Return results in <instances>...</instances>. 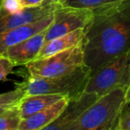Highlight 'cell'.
I'll return each instance as SVG.
<instances>
[{
  "label": "cell",
  "mask_w": 130,
  "mask_h": 130,
  "mask_svg": "<svg viewBox=\"0 0 130 130\" xmlns=\"http://www.w3.org/2000/svg\"><path fill=\"white\" fill-rule=\"evenodd\" d=\"M66 0H45L46 3H64Z\"/></svg>",
  "instance_id": "21"
},
{
  "label": "cell",
  "mask_w": 130,
  "mask_h": 130,
  "mask_svg": "<svg viewBox=\"0 0 130 130\" xmlns=\"http://www.w3.org/2000/svg\"><path fill=\"white\" fill-rule=\"evenodd\" d=\"M93 12L84 39L85 64L91 74L130 49V0Z\"/></svg>",
  "instance_id": "1"
},
{
  "label": "cell",
  "mask_w": 130,
  "mask_h": 130,
  "mask_svg": "<svg viewBox=\"0 0 130 130\" xmlns=\"http://www.w3.org/2000/svg\"><path fill=\"white\" fill-rule=\"evenodd\" d=\"M117 130H130V103L125 105L119 115Z\"/></svg>",
  "instance_id": "17"
},
{
  "label": "cell",
  "mask_w": 130,
  "mask_h": 130,
  "mask_svg": "<svg viewBox=\"0 0 130 130\" xmlns=\"http://www.w3.org/2000/svg\"><path fill=\"white\" fill-rule=\"evenodd\" d=\"M86 34H87V27L76 29L72 32L54 38L51 41L44 44L36 59H42L56 53L67 50L71 47L80 45L84 42Z\"/></svg>",
  "instance_id": "12"
},
{
  "label": "cell",
  "mask_w": 130,
  "mask_h": 130,
  "mask_svg": "<svg viewBox=\"0 0 130 130\" xmlns=\"http://www.w3.org/2000/svg\"><path fill=\"white\" fill-rule=\"evenodd\" d=\"M53 19H54V15L53 13H51L50 15L39 21L25 24V25L13 29L0 32V56L8 47L40 32L44 29H46L52 23Z\"/></svg>",
  "instance_id": "10"
},
{
  "label": "cell",
  "mask_w": 130,
  "mask_h": 130,
  "mask_svg": "<svg viewBox=\"0 0 130 130\" xmlns=\"http://www.w3.org/2000/svg\"><path fill=\"white\" fill-rule=\"evenodd\" d=\"M46 29L40 31L22 41L8 47L1 56L9 59L15 66L25 65L37 58L44 43Z\"/></svg>",
  "instance_id": "9"
},
{
  "label": "cell",
  "mask_w": 130,
  "mask_h": 130,
  "mask_svg": "<svg viewBox=\"0 0 130 130\" xmlns=\"http://www.w3.org/2000/svg\"><path fill=\"white\" fill-rule=\"evenodd\" d=\"M130 86V49L91 74L85 92L102 96L117 88Z\"/></svg>",
  "instance_id": "4"
},
{
  "label": "cell",
  "mask_w": 130,
  "mask_h": 130,
  "mask_svg": "<svg viewBox=\"0 0 130 130\" xmlns=\"http://www.w3.org/2000/svg\"><path fill=\"white\" fill-rule=\"evenodd\" d=\"M18 9H25V8L38 7L45 4V0H14Z\"/></svg>",
  "instance_id": "19"
},
{
  "label": "cell",
  "mask_w": 130,
  "mask_h": 130,
  "mask_svg": "<svg viewBox=\"0 0 130 130\" xmlns=\"http://www.w3.org/2000/svg\"><path fill=\"white\" fill-rule=\"evenodd\" d=\"M57 3H45L38 7L15 11L6 2L0 8V32L37 22L53 13Z\"/></svg>",
  "instance_id": "7"
},
{
  "label": "cell",
  "mask_w": 130,
  "mask_h": 130,
  "mask_svg": "<svg viewBox=\"0 0 130 130\" xmlns=\"http://www.w3.org/2000/svg\"><path fill=\"white\" fill-rule=\"evenodd\" d=\"M16 86L13 90L0 94V115L18 107L21 100L26 95V88L22 83H17Z\"/></svg>",
  "instance_id": "14"
},
{
  "label": "cell",
  "mask_w": 130,
  "mask_h": 130,
  "mask_svg": "<svg viewBox=\"0 0 130 130\" xmlns=\"http://www.w3.org/2000/svg\"><path fill=\"white\" fill-rule=\"evenodd\" d=\"M4 1L5 0H0V8H1V6H2L3 4H4Z\"/></svg>",
  "instance_id": "22"
},
{
  "label": "cell",
  "mask_w": 130,
  "mask_h": 130,
  "mask_svg": "<svg viewBox=\"0 0 130 130\" xmlns=\"http://www.w3.org/2000/svg\"><path fill=\"white\" fill-rule=\"evenodd\" d=\"M19 108H13L0 115V130H18L22 121Z\"/></svg>",
  "instance_id": "15"
},
{
  "label": "cell",
  "mask_w": 130,
  "mask_h": 130,
  "mask_svg": "<svg viewBox=\"0 0 130 130\" xmlns=\"http://www.w3.org/2000/svg\"><path fill=\"white\" fill-rule=\"evenodd\" d=\"M90 76L91 69L84 63L74 71L61 76L32 77L29 75L22 85L26 88V94H51L73 98L85 92Z\"/></svg>",
  "instance_id": "3"
},
{
  "label": "cell",
  "mask_w": 130,
  "mask_h": 130,
  "mask_svg": "<svg viewBox=\"0 0 130 130\" xmlns=\"http://www.w3.org/2000/svg\"><path fill=\"white\" fill-rule=\"evenodd\" d=\"M15 65L13 61L6 57H0V81H6V78L11 74Z\"/></svg>",
  "instance_id": "18"
},
{
  "label": "cell",
  "mask_w": 130,
  "mask_h": 130,
  "mask_svg": "<svg viewBox=\"0 0 130 130\" xmlns=\"http://www.w3.org/2000/svg\"><path fill=\"white\" fill-rule=\"evenodd\" d=\"M126 103H130V86L127 88L126 93Z\"/></svg>",
  "instance_id": "20"
},
{
  "label": "cell",
  "mask_w": 130,
  "mask_h": 130,
  "mask_svg": "<svg viewBox=\"0 0 130 130\" xmlns=\"http://www.w3.org/2000/svg\"><path fill=\"white\" fill-rule=\"evenodd\" d=\"M99 98L94 93L84 92L76 97L70 98L61 115L44 130H69L70 126Z\"/></svg>",
  "instance_id": "8"
},
{
  "label": "cell",
  "mask_w": 130,
  "mask_h": 130,
  "mask_svg": "<svg viewBox=\"0 0 130 130\" xmlns=\"http://www.w3.org/2000/svg\"><path fill=\"white\" fill-rule=\"evenodd\" d=\"M61 94H26L19 103V110L22 119H25L50 105L54 104L63 98Z\"/></svg>",
  "instance_id": "13"
},
{
  "label": "cell",
  "mask_w": 130,
  "mask_h": 130,
  "mask_svg": "<svg viewBox=\"0 0 130 130\" xmlns=\"http://www.w3.org/2000/svg\"><path fill=\"white\" fill-rule=\"evenodd\" d=\"M70 97L64 96L54 104L22 119L18 130H41L53 123L62 112L69 102Z\"/></svg>",
  "instance_id": "11"
},
{
  "label": "cell",
  "mask_w": 130,
  "mask_h": 130,
  "mask_svg": "<svg viewBox=\"0 0 130 130\" xmlns=\"http://www.w3.org/2000/svg\"><path fill=\"white\" fill-rule=\"evenodd\" d=\"M122 1L124 0H66L64 3H61V4L77 6V7L89 8L93 10L94 8L107 7V6L120 3Z\"/></svg>",
  "instance_id": "16"
},
{
  "label": "cell",
  "mask_w": 130,
  "mask_h": 130,
  "mask_svg": "<svg viewBox=\"0 0 130 130\" xmlns=\"http://www.w3.org/2000/svg\"><path fill=\"white\" fill-rule=\"evenodd\" d=\"M53 15L54 19L46 29L44 44L76 29L87 27L94 17V12L89 8L57 3Z\"/></svg>",
  "instance_id": "6"
},
{
  "label": "cell",
  "mask_w": 130,
  "mask_h": 130,
  "mask_svg": "<svg viewBox=\"0 0 130 130\" xmlns=\"http://www.w3.org/2000/svg\"><path fill=\"white\" fill-rule=\"evenodd\" d=\"M126 89L117 88L100 96L69 130H117L126 103Z\"/></svg>",
  "instance_id": "2"
},
{
  "label": "cell",
  "mask_w": 130,
  "mask_h": 130,
  "mask_svg": "<svg viewBox=\"0 0 130 130\" xmlns=\"http://www.w3.org/2000/svg\"><path fill=\"white\" fill-rule=\"evenodd\" d=\"M0 57H1V56H0Z\"/></svg>",
  "instance_id": "23"
},
{
  "label": "cell",
  "mask_w": 130,
  "mask_h": 130,
  "mask_svg": "<svg viewBox=\"0 0 130 130\" xmlns=\"http://www.w3.org/2000/svg\"><path fill=\"white\" fill-rule=\"evenodd\" d=\"M85 63L84 42L67 50L26 63L29 76L56 77L67 74Z\"/></svg>",
  "instance_id": "5"
}]
</instances>
